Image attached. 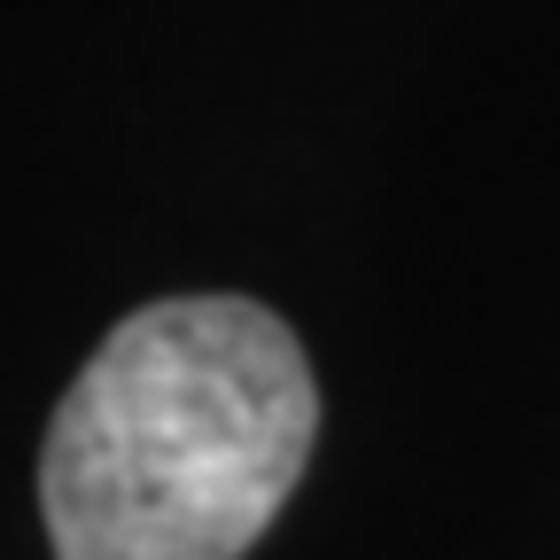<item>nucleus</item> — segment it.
<instances>
[{
	"label": "nucleus",
	"mask_w": 560,
	"mask_h": 560,
	"mask_svg": "<svg viewBox=\"0 0 560 560\" xmlns=\"http://www.w3.org/2000/svg\"><path fill=\"white\" fill-rule=\"evenodd\" d=\"M312 436L319 389L280 312L140 304L55 405L39 452L55 560H242L289 506Z\"/></svg>",
	"instance_id": "f257e3e1"
}]
</instances>
